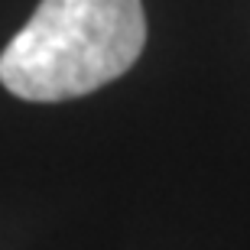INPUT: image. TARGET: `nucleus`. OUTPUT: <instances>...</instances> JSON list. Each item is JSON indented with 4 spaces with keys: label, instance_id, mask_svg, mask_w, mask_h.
I'll return each mask as SVG.
<instances>
[{
    "label": "nucleus",
    "instance_id": "nucleus-1",
    "mask_svg": "<svg viewBox=\"0 0 250 250\" xmlns=\"http://www.w3.org/2000/svg\"><path fill=\"white\" fill-rule=\"evenodd\" d=\"M143 46L140 0H39L0 52V84L23 101L84 98L133 68Z\"/></svg>",
    "mask_w": 250,
    "mask_h": 250
}]
</instances>
